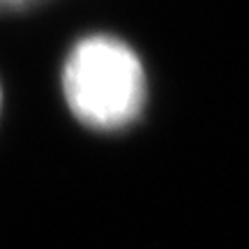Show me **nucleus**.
I'll list each match as a JSON object with an SVG mask.
<instances>
[{"instance_id":"nucleus-1","label":"nucleus","mask_w":249,"mask_h":249,"mask_svg":"<svg viewBox=\"0 0 249 249\" xmlns=\"http://www.w3.org/2000/svg\"><path fill=\"white\" fill-rule=\"evenodd\" d=\"M65 102L83 124L120 129L145 104V71L129 44L111 35L83 37L62 67Z\"/></svg>"},{"instance_id":"nucleus-2","label":"nucleus","mask_w":249,"mask_h":249,"mask_svg":"<svg viewBox=\"0 0 249 249\" xmlns=\"http://www.w3.org/2000/svg\"><path fill=\"white\" fill-rule=\"evenodd\" d=\"M26 2H30V0H0V7H18Z\"/></svg>"}]
</instances>
